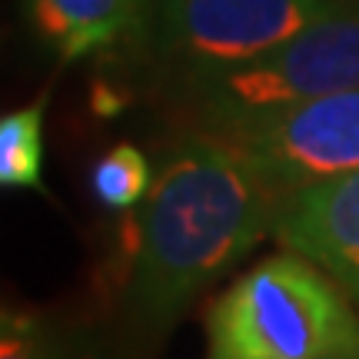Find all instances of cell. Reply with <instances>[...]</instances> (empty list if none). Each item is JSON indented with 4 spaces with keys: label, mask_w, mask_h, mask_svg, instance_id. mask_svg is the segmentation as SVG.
Returning a JSON list of instances; mask_svg holds the SVG:
<instances>
[{
    "label": "cell",
    "mask_w": 359,
    "mask_h": 359,
    "mask_svg": "<svg viewBox=\"0 0 359 359\" xmlns=\"http://www.w3.org/2000/svg\"><path fill=\"white\" fill-rule=\"evenodd\" d=\"M286 196L359 170V87L203 127Z\"/></svg>",
    "instance_id": "277c9868"
},
{
    "label": "cell",
    "mask_w": 359,
    "mask_h": 359,
    "mask_svg": "<svg viewBox=\"0 0 359 359\" xmlns=\"http://www.w3.org/2000/svg\"><path fill=\"white\" fill-rule=\"evenodd\" d=\"M154 180L156 173L140 147L116 143L93 163L90 190L107 210H133V206H140L147 200Z\"/></svg>",
    "instance_id": "9c48e42d"
},
{
    "label": "cell",
    "mask_w": 359,
    "mask_h": 359,
    "mask_svg": "<svg viewBox=\"0 0 359 359\" xmlns=\"http://www.w3.org/2000/svg\"><path fill=\"white\" fill-rule=\"evenodd\" d=\"M0 359H57L47 323L34 313L4 309L0 316Z\"/></svg>",
    "instance_id": "30bf717a"
},
{
    "label": "cell",
    "mask_w": 359,
    "mask_h": 359,
    "mask_svg": "<svg viewBox=\"0 0 359 359\" xmlns=\"http://www.w3.org/2000/svg\"><path fill=\"white\" fill-rule=\"evenodd\" d=\"M206 343L210 359L359 356V316L326 269L286 250L217 296Z\"/></svg>",
    "instance_id": "7a4b0ae2"
},
{
    "label": "cell",
    "mask_w": 359,
    "mask_h": 359,
    "mask_svg": "<svg viewBox=\"0 0 359 359\" xmlns=\"http://www.w3.org/2000/svg\"><path fill=\"white\" fill-rule=\"evenodd\" d=\"M43 183V103L7 110L0 120V187L37 190Z\"/></svg>",
    "instance_id": "ba28073f"
},
{
    "label": "cell",
    "mask_w": 359,
    "mask_h": 359,
    "mask_svg": "<svg viewBox=\"0 0 359 359\" xmlns=\"http://www.w3.org/2000/svg\"><path fill=\"white\" fill-rule=\"evenodd\" d=\"M333 359H359V356H333Z\"/></svg>",
    "instance_id": "8fae6325"
},
{
    "label": "cell",
    "mask_w": 359,
    "mask_h": 359,
    "mask_svg": "<svg viewBox=\"0 0 359 359\" xmlns=\"http://www.w3.org/2000/svg\"><path fill=\"white\" fill-rule=\"evenodd\" d=\"M273 233L286 250L326 269L359 306V170L286 193Z\"/></svg>",
    "instance_id": "8992f818"
},
{
    "label": "cell",
    "mask_w": 359,
    "mask_h": 359,
    "mask_svg": "<svg viewBox=\"0 0 359 359\" xmlns=\"http://www.w3.org/2000/svg\"><path fill=\"white\" fill-rule=\"evenodd\" d=\"M193 123L217 127L359 87V0H339L309 27L253 60L177 77Z\"/></svg>",
    "instance_id": "3957f363"
},
{
    "label": "cell",
    "mask_w": 359,
    "mask_h": 359,
    "mask_svg": "<svg viewBox=\"0 0 359 359\" xmlns=\"http://www.w3.org/2000/svg\"><path fill=\"white\" fill-rule=\"evenodd\" d=\"M339 0H150L147 47L173 74L253 60Z\"/></svg>",
    "instance_id": "5b68a950"
},
{
    "label": "cell",
    "mask_w": 359,
    "mask_h": 359,
    "mask_svg": "<svg viewBox=\"0 0 359 359\" xmlns=\"http://www.w3.org/2000/svg\"><path fill=\"white\" fill-rule=\"evenodd\" d=\"M24 13L40 47L74 64L140 34L150 0H24Z\"/></svg>",
    "instance_id": "52a82bcc"
},
{
    "label": "cell",
    "mask_w": 359,
    "mask_h": 359,
    "mask_svg": "<svg viewBox=\"0 0 359 359\" xmlns=\"http://www.w3.org/2000/svg\"><path fill=\"white\" fill-rule=\"evenodd\" d=\"M283 193L213 133L167 150L133 233L127 306L140 330L177 323L206 286L273 233Z\"/></svg>",
    "instance_id": "6da1fadb"
}]
</instances>
